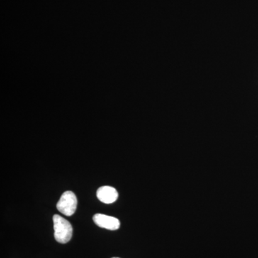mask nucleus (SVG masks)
Masks as SVG:
<instances>
[{
  "instance_id": "4",
  "label": "nucleus",
  "mask_w": 258,
  "mask_h": 258,
  "mask_svg": "<svg viewBox=\"0 0 258 258\" xmlns=\"http://www.w3.org/2000/svg\"><path fill=\"white\" fill-rule=\"evenodd\" d=\"M97 198L105 204L115 203L118 198V191L115 188L109 186H103L97 190Z\"/></svg>"
},
{
  "instance_id": "2",
  "label": "nucleus",
  "mask_w": 258,
  "mask_h": 258,
  "mask_svg": "<svg viewBox=\"0 0 258 258\" xmlns=\"http://www.w3.org/2000/svg\"><path fill=\"white\" fill-rule=\"evenodd\" d=\"M78 200L76 195L73 191H67L62 194L58 203L57 209L59 212L66 216H72L77 208Z\"/></svg>"
},
{
  "instance_id": "5",
  "label": "nucleus",
  "mask_w": 258,
  "mask_h": 258,
  "mask_svg": "<svg viewBox=\"0 0 258 258\" xmlns=\"http://www.w3.org/2000/svg\"><path fill=\"white\" fill-rule=\"evenodd\" d=\"M112 258H119V257H112Z\"/></svg>"
},
{
  "instance_id": "1",
  "label": "nucleus",
  "mask_w": 258,
  "mask_h": 258,
  "mask_svg": "<svg viewBox=\"0 0 258 258\" xmlns=\"http://www.w3.org/2000/svg\"><path fill=\"white\" fill-rule=\"evenodd\" d=\"M54 236L57 242L66 244L73 236V227L66 219L58 215L53 216Z\"/></svg>"
},
{
  "instance_id": "3",
  "label": "nucleus",
  "mask_w": 258,
  "mask_h": 258,
  "mask_svg": "<svg viewBox=\"0 0 258 258\" xmlns=\"http://www.w3.org/2000/svg\"><path fill=\"white\" fill-rule=\"evenodd\" d=\"M93 221L98 227L106 230H116L120 227V221L118 219L103 214H96L93 216Z\"/></svg>"
}]
</instances>
